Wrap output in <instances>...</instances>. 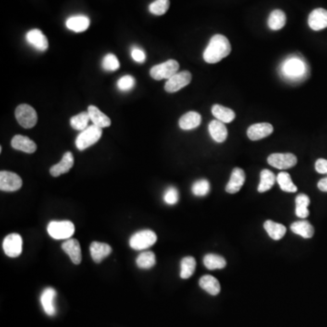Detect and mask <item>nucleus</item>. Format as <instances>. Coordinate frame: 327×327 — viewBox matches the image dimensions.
Here are the masks:
<instances>
[{
	"label": "nucleus",
	"mask_w": 327,
	"mask_h": 327,
	"mask_svg": "<svg viewBox=\"0 0 327 327\" xmlns=\"http://www.w3.org/2000/svg\"><path fill=\"white\" fill-rule=\"evenodd\" d=\"M286 22V17L284 12L282 10H274L271 12L268 18V26L272 30H280L284 27Z\"/></svg>",
	"instance_id": "c85d7f7f"
},
{
	"label": "nucleus",
	"mask_w": 327,
	"mask_h": 327,
	"mask_svg": "<svg viewBox=\"0 0 327 327\" xmlns=\"http://www.w3.org/2000/svg\"><path fill=\"white\" fill-rule=\"evenodd\" d=\"M26 39L29 45H31L39 51H46L48 48V40L43 32L39 29H32L26 35Z\"/></svg>",
	"instance_id": "4468645a"
},
{
	"label": "nucleus",
	"mask_w": 327,
	"mask_h": 327,
	"mask_svg": "<svg viewBox=\"0 0 327 327\" xmlns=\"http://www.w3.org/2000/svg\"><path fill=\"white\" fill-rule=\"evenodd\" d=\"M22 246V237L18 234H10L3 241V250L9 257H17L21 255Z\"/></svg>",
	"instance_id": "9d476101"
},
{
	"label": "nucleus",
	"mask_w": 327,
	"mask_h": 327,
	"mask_svg": "<svg viewBox=\"0 0 327 327\" xmlns=\"http://www.w3.org/2000/svg\"><path fill=\"white\" fill-rule=\"evenodd\" d=\"M202 121V117L197 112L191 111L183 115L179 119V127L183 130L196 128Z\"/></svg>",
	"instance_id": "b1692460"
},
{
	"label": "nucleus",
	"mask_w": 327,
	"mask_h": 327,
	"mask_svg": "<svg viewBox=\"0 0 327 327\" xmlns=\"http://www.w3.org/2000/svg\"><path fill=\"white\" fill-rule=\"evenodd\" d=\"M89 120H90V117H89V112H82L70 118V125L74 129L83 131L88 128Z\"/></svg>",
	"instance_id": "c9c22d12"
},
{
	"label": "nucleus",
	"mask_w": 327,
	"mask_h": 327,
	"mask_svg": "<svg viewBox=\"0 0 327 327\" xmlns=\"http://www.w3.org/2000/svg\"><path fill=\"white\" fill-rule=\"evenodd\" d=\"M212 114L217 120L223 123H231L235 118V114L232 109L221 105H213Z\"/></svg>",
	"instance_id": "cd10ccee"
},
{
	"label": "nucleus",
	"mask_w": 327,
	"mask_h": 327,
	"mask_svg": "<svg viewBox=\"0 0 327 327\" xmlns=\"http://www.w3.org/2000/svg\"><path fill=\"white\" fill-rule=\"evenodd\" d=\"M267 162L272 167L284 170L294 167L297 164V157L291 153H275L268 156Z\"/></svg>",
	"instance_id": "0eeeda50"
},
{
	"label": "nucleus",
	"mask_w": 327,
	"mask_h": 327,
	"mask_svg": "<svg viewBox=\"0 0 327 327\" xmlns=\"http://www.w3.org/2000/svg\"><path fill=\"white\" fill-rule=\"evenodd\" d=\"M231 45L223 35H215L204 52V59L208 64H216L221 61L231 53Z\"/></svg>",
	"instance_id": "f257e3e1"
},
{
	"label": "nucleus",
	"mask_w": 327,
	"mask_h": 327,
	"mask_svg": "<svg viewBox=\"0 0 327 327\" xmlns=\"http://www.w3.org/2000/svg\"><path fill=\"white\" fill-rule=\"evenodd\" d=\"M88 112L90 117V120L93 122V125L94 126L98 128H108L111 125L110 118L103 112L100 111L96 106L89 105Z\"/></svg>",
	"instance_id": "4be33fe9"
},
{
	"label": "nucleus",
	"mask_w": 327,
	"mask_h": 327,
	"mask_svg": "<svg viewBox=\"0 0 327 327\" xmlns=\"http://www.w3.org/2000/svg\"><path fill=\"white\" fill-rule=\"evenodd\" d=\"M245 182V174L244 170L235 167L232 171L231 178L226 187V191L229 194H235L240 191L241 187L244 186Z\"/></svg>",
	"instance_id": "f3484780"
},
{
	"label": "nucleus",
	"mask_w": 327,
	"mask_h": 327,
	"mask_svg": "<svg viewBox=\"0 0 327 327\" xmlns=\"http://www.w3.org/2000/svg\"><path fill=\"white\" fill-rule=\"evenodd\" d=\"M319 190H321L322 192H327V178H323L317 185Z\"/></svg>",
	"instance_id": "c03bdc74"
},
{
	"label": "nucleus",
	"mask_w": 327,
	"mask_h": 327,
	"mask_svg": "<svg viewBox=\"0 0 327 327\" xmlns=\"http://www.w3.org/2000/svg\"><path fill=\"white\" fill-rule=\"evenodd\" d=\"M199 285L201 288L204 289L211 295H217L221 290L219 281L209 275H205L200 278Z\"/></svg>",
	"instance_id": "393cba45"
},
{
	"label": "nucleus",
	"mask_w": 327,
	"mask_h": 327,
	"mask_svg": "<svg viewBox=\"0 0 327 327\" xmlns=\"http://www.w3.org/2000/svg\"><path fill=\"white\" fill-rule=\"evenodd\" d=\"M274 131V128L269 123H257L252 125L247 129V137L252 141H257L270 136Z\"/></svg>",
	"instance_id": "ddd939ff"
},
{
	"label": "nucleus",
	"mask_w": 327,
	"mask_h": 327,
	"mask_svg": "<svg viewBox=\"0 0 327 327\" xmlns=\"http://www.w3.org/2000/svg\"><path fill=\"white\" fill-rule=\"evenodd\" d=\"M291 230L292 232L304 238H312L314 234H315V229L310 223L302 220V221H297L291 225Z\"/></svg>",
	"instance_id": "bb28decb"
},
{
	"label": "nucleus",
	"mask_w": 327,
	"mask_h": 327,
	"mask_svg": "<svg viewBox=\"0 0 327 327\" xmlns=\"http://www.w3.org/2000/svg\"><path fill=\"white\" fill-rule=\"evenodd\" d=\"M170 6L169 0H155L149 5L150 13L155 16H162L167 13Z\"/></svg>",
	"instance_id": "e433bc0d"
},
{
	"label": "nucleus",
	"mask_w": 327,
	"mask_h": 327,
	"mask_svg": "<svg viewBox=\"0 0 327 327\" xmlns=\"http://www.w3.org/2000/svg\"><path fill=\"white\" fill-rule=\"evenodd\" d=\"M131 56H132L134 61L138 62V63H144L145 61V54H144V51L137 47H134L132 48Z\"/></svg>",
	"instance_id": "79ce46f5"
},
{
	"label": "nucleus",
	"mask_w": 327,
	"mask_h": 327,
	"mask_svg": "<svg viewBox=\"0 0 327 327\" xmlns=\"http://www.w3.org/2000/svg\"><path fill=\"white\" fill-rule=\"evenodd\" d=\"M22 179L15 174L8 171L0 172V189L5 192H15L22 187Z\"/></svg>",
	"instance_id": "1a4fd4ad"
},
{
	"label": "nucleus",
	"mask_w": 327,
	"mask_h": 327,
	"mask_svg": "<svg viewBox=\"0 0 327 327\" xmlns=\"http://www.w3.org/2000/svg\"><path fill=\"white\" fill-rule=\"evenodd\" d=\"M283 73L287 78H301L305 75V64L299 58H290L283 64Z\"/></svg>",
	"instance_id": "9b49d317"
},
{
	"label": "nucleus",
	"mask_w": 327,
	"mask_h": 327,
	"mask_svg": "<svg viewBox=\"0 0 327 327\" xmlns=\"http://www.w3.org/2000/svg\"><path fill=\"white\" fill-rule=\"evenodd\" d=\"M102 137V128L94 125L88 127L78 135L76 139V146L78 150L89 148V146L95 144Z\"/></svg>",
	"instance_id": "f03ea898"
},
{
	"label": "nucleus",
	"mask_w": 327,
	"mask_h": 327,
	"mask_svg": "<svg viewBox=\"0 0 327 327\" xmlns=\"http://www.w3.org/2000/svg\"><path fill=\"white\" fill-rule=\"evenodd\" d=\"M62 249L67 253L75 265H79L82 260L80 244L77 239H67L62 244Z\"/></svg>",
	"instance_id": "2eb2a0df"
},
{
	"label": "nucleus",
	"mask_w": 327,
	"mask_h": 327,
	"mask_svg": "<svg viewBox=\"0 0 327 327\" xmlns=\"http://www.w3.org/2000/svg\"><path fill=\"white\" fill-rule=\"evenodd\" d=\"M204 265L209 270L223 269L227 266V261L220 255L208 254L204 257Z\"/></svg>",
	"instance_id": "7c9ffc66"
},
{
	"label": "nucleus",
	"mask_w": 327,
	"mask_h": 327,
	"mask_svg": "<svg viewBox=\"0 0 327 327\" xmlns=\"http://www.w3.org/2000/svg\"><path fill=\"white\" fill-rule=\"evenodd\" d=\"M90 253L94 263L99 264L103 259H105V257H107L111 254V246L105 243L93 242L90 244Z\"/></svg>",
	"instance_id": "aec40b11"
},
{
	"label": "nucleus",
	"mask_w": 327,
	"mask_h": 327,
	"mask_svg": "<svg viewBox=\"0 0 327 327\" xmlns=\"http://www.w3.org/2000/svg\"><path fill=\"white\" fill-rule=\"evenodd\" d=\"M196 266V262L194 257L187 256L181 261V271L180 278L182 279H188L194 275Z\"/></svg>",
	"instance_id": "473e14b6"
},
{
	"label": "nucleus",
	"mask_w": 327,
	"mask_h": 327,
	"mask_svg": "<svg viewBox=\"0 0 327 327\" xmlns=\"http://www.w3.org/2000/svg\"><path fill=\"white\" fill-rule=\"evenodd\" d=\"M67 28L74 32L80 33L84 32L89 28L90 25V20L89 17L83 15H78V16H73V17L67 18Z\"/></svg>",
	"instance_id": "5701e85b"
},
{
	"label": "nucleus",
	"mask_w": 327,
	"mask_h": 327,
	"mask_svg": "<svg viewBox=\"0 0 327 327\" xmlns=\"http://www.w3.org/2000/svg\"><path fill=\"white\" fill-rule=\"evenodd\" d=\"M11 145L13 148L28 154H33L37 150L36 143L28 137H24L21 135H17L12 139Z\"/></svg>",
	"instance_id": "6ab92c4d"
},
{
	"label": "nucleus",
	"mask_w": 327,
	"mask_h": 327,
	"mask_svg": "<svg viewBox=\"0 0 327 327\" xmlns=\"http://www.w3.org/2000/svg\"><path fill=\"white\" fill-rule=\"evenodd\" d=\"M179 63L177 60L169 59L159 65H155L150 69V76L155 80H163L172 78L178 72Z\"/></svg>",
	"instance_id": "20e7f679"
},
{
	"label": "nucleus",
	"mask_w": 327,
	"mask_h": 327,
	"mask_svg": "<svg viewBox=\"0 0 327 327\" xmlns=\"http://www.w3.org/2000/svg\"><path fill=\"white\" fill-rule=\"evenodd\" d=\"M136 85V79L132 76H124L117 81V88L123 92H127L133 89Z\"/></svg>",
	"instance_id": "ea45409f"
},
{
	"label": "nucleus",
	"mask_w": 327,
	"mask_h": 327,
	"mask_svg": "<svg viewBox=\"0 0 327 327\" xmlns=\"http://www.w3.org/2000/svg\"><path fill=\"white\" fill-rule=\"evenodd\" d=\"M208 130L212 139L217 143H223L228 139V129L225 126V123L217 119L211 121L208 126Z\"/></svg>",
	"instance_id": "412c9836"
},
{
	"label": "nucleus",
	"mask_w": 327,
	"mask_h": 327,
	"mask_svg": "<svg viewBox=\"0 0 327 327\" xmlns=\"http://www.w3.org/2000/svg\"><path fill=\"white\" fill-rule=\"evenodd\" d=\"M157 236L155 232L151 230H142L138 233L134 234L129 240V245L135 250L147 249L153 244H155Z\"/></svg>",
	"instance_id": "423d86ee"
},
{
	"label": "nucleus",
	"mask_w": 327,
	"mask_h": 327,
	"mask_svg": "<svg viewBox=\"0 0 327 327\" xmlns=\"http://www.w3.org/2000/svg\"><path fill=\"white\" fill-rule=\"evenodd\" d=\"M308 25L315 31L327 28V10L324 8H316L311 12L308 17Z\"/></svg>",
	"instance_id": "dca6fc26"
},
{
	"label": "nucleus",
	"mask_w": 327,
	"mask_h": 327,
	"mask_svg": "<svg viewBox=\"0 0 327 327\" xmlns=\"http://www.w3.org/2000/svg\"><path fill=\"white\" fill-rule=\"evenodd\" d=\"M74 166V156L71 152H66L63 155L61 161L50 168V174L52 177H59L63 174L68 172Z\"/></svg>",
	"instance_id": "a211bd4d"
},
{
	"label": "nucleus",
	"mask_w": 327,
	"mask_h": 327,
	"mask_svg": "<svg viewBox=\"0 0 327 327\" xmlns=\"http://www.w3.org/2000/svg\"><path fill=\"white\" fill-rule=\"evenodd\" d=\"M155 255L153 252H143L137 258V265L141 269H150L155 265Z\"/></svg>",
	"instance_id": "f704fd0d"
},
{
	"label": "nucleus",
	"mask_w": 327,
	"mask_h": 327,
	"mask_svg": "<svg viewBox=\"0 0 327 327\" xmlns=\"http://www.w3.org/2000/svg\"><path fill=\"white\" fill-rule=\"evenodd\" d=\"M179 200V194L178 189L175 187H169L166 190L164 194V201L167 205H176Z\"/></svg>",
	"instance_id": "a19ab883"
},
{
	"label": "nucleus",
	"mask_w": 327,
	"mask_h": 327,
	"mask_svg": "<svg viewBox=\"0 0 327 327\" xmlns=\"http://www.w3.org/2000/svg\"><path fill=\"white\" fill-rule=\"evenodd\" d=\"M316 172L319 174H327V160L324 158H320L316 162Z\"/></svg>",
	"instance_id": "37998d69"
},
{
	"label": "nucleus",
	"mask_w": 327,
	"mask_h": 327,
	"mask_svg": "<svg viewBox=\"0 0 327 327\" xmlns=\"http://www.w3.org/2000/svg\"><path fill=\"white\" fill-rule=\"evenodd\" d=\"M15 116L18 124L24 128H32L38 122V114L31 105H19L16 108Z\"/></svg>",
	"instance_id": "39448f33"
},
{
	"label": "nucleus",
	"mask_w": 327,
	"mask_h": 327,
	"mask_svg": "<svg viewBox=\"0 0 327 327\" xmlns=\"http://www.w3.org/2000/svg\"><path fill=\"white\" fill-rule=\"evenodd\" d=\"M264 228L266 229V233L274 240H280L283 238L284 234L286 233V228L278 223L274 222L271 220H267L264 224Z\"/></svg>",
	"instance_id": "a878e982"
},
{
	"label": "nucleus",
	"mask_w": 327,
	"mask_h": 327,
	"mask_svg": "<svg viewBox=\"0 0 327 327\" xmlns=\"http://www.w3.org/2000/svg\"><path fill=\"white\" fill-rule=\"evenodd\" d=\"M192 80V75L189 71L178 72L172 78L167 79L165 85V90L168 93L178 92L190 84Z\"/></svg>",
	"instance_id": "6e6552de"
},
{
	"label": "nucleus",
	"mask_w": 327,
	"mask_h": 327,
	"mask_svg": "<svg viewBox=\"0 0 327 327\" xmlns=\"http://www.w3.org/2000/svg\"><path fill=\"white\" fill-rule=\"evenodd\" d=\"M210 191V184L205 179H200L192 186V193L195 196H205Z\"/></svg>",
	"instance_id": "4c0bfd02"
},
{
	"label": "nucleus",
	"mask_w": 327,
	"mask_h": 327,
	"mask_svg": "<svg viewBox=\"0 0 327 327\" xmlns=\"http://www.w3.org/2000/svg\"><path fill=\"white\" fill-rule=\"evenodd\" d=\"M102 67L105 71H116L120 67V63L115 55L107 54L102 61Z\"/></svg>",
	"instance_id": "58836bf2"
},
{
	"label": "nucleus",
	"mask_w": 327,
	"mask_h": 327,
	"mask_svg": "<svg viewBox=\"0 0 327 327\" xmlns=\"http://www.w3.org/2000/svg\"><path fill=\"white\" fill-rule=\"evenodd\" d=\"M56 291L52 287H47L42 292L40 296V303L45 313L47 316H53L56 315Z\"/></svg>",
	"instance_id": "f8f14e48"
},
{
	"label": "nucleus",
	"mask_w": 327,
	"mask_h": 327,
	"mask_svg": "<svg viewBox=\"0 0 327 327\" xmlns=\"http://www.w3.org/2000/svg\"><path fill=\"white\" fill-rule=\"evenodd\" d=\"M278 185L280 188L282 189L284 192L288 193H295L297 191L296 186L293 183L292 178L290 177L288 173L281 172L278 174L277 178Z\"/></svg>",
	"instance_id": "72a5a7b5"
},
{
	"label": "nucleus",
	"mask_w": 327,
	"mask_h": 327,
	"mask_svg": "<svg viewBox=\"0 0 327 327\" xmlns=\"http://www.w3.org/2000/svg\"><path fill=\"white\" fill-rule=\"evenodd\" d=\"M47 233L56 240L69 239L75 233V226L71 221H52L47 226Z\"/></svg>",
	"instance_id": "7ed1b4c3"
},
{
	"label": "nucleus",
	"mask_w": 327,
	"mask_h": 327,
	"mask_svg": "<svg viewBox=\"0 0 327 327\" xmlns=\"http://www.w3.org/2000/svg\"><path fill=\"white\" fill-rule=\"evenodd\" d=\"M295 214L300 218H306L309 216L308 206L310 205V198L306 194H301L297 195L295 199Z\"/></svg>",
	"instance_id": "c756f323"
},
{
	"label": "nucleus",
	"mask_w": 327,
	"mask_h": 327,
	"mask_svg": "<svg viewBox=\"0 0 327 327\" xmlns=\"http://www.w3.org/2000/svg\"><path fill=\"white\" fill-rule=\"evenodd\" d=\"M276 178L274 173L268 170L264 169L260 174V184L258 186V192L259 193H265L266 191L270 190L272 187L275 185Z\"/></svg>",
	"instance_id": "2f4dec72"
}]
</instances>
